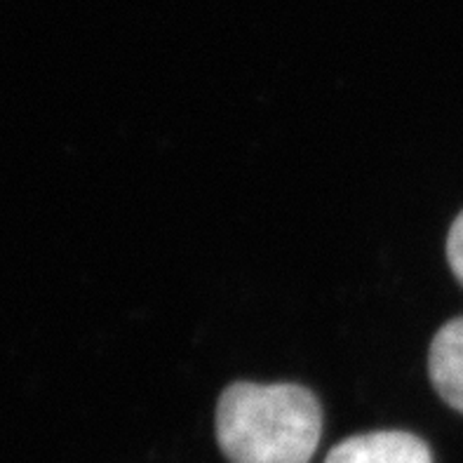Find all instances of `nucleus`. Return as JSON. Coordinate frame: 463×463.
<instances>
[{
    "instance_id": "nucleus-1",
    "label": "nucleus",
    "mask_w": 463,
    "mask_h": 463,
    "mask_svg": "<svg viewBox=\"0 0 463 463\" xmlns=\"http://www.w3.org/2000/svg\"><path fill=\"white\" fill-rule=\"evenodd\" d=\"M323 407L297 383H231L217 405V440L231 463H308Z\"/></svg>"
},
{
    "instance_id": "nucleus-3",
    "label": "nucleus",
    "mask_w": 463,
    "mask_h": 463,
    "mask_svg": "<svg viewBox=\"0 0 463 463\" xmlns=\"http://www.w3.org/2000/svg\"><path fill=\"white\" fill-rule=\"evenodd\" d=\"M429 374L438 395L463 414V316L442 325L433 336Z\"/></svg>"
},
{
    "instance_id": "nucleus-4",
    "label": "nucleus",
    "mask_w": 463,
    "mask_h": 463,
    "mask_svg": "<svg viewBox=\"0 0 463 463\" xmlns=\"http://www.w3.org/2000/svg\"><path fill=\"white\" fill-rule=\"evenodd\" d=\"M447 259H449L457 280L463 285V212L454 219L449 235H447Z\"/></svg>"
},
{
    "instance_id": "nucleus-2",
    "label": "nucleus",
    "mask_w": 463,
    "mask_h": 463,
    "mask_svg": "<svg viewBox=\"0 0 463 463\" xmlns=\"http://www.w3.org/2000/svg\"><path fill=\"white\" fill-rule=\"evenodd\" d=\"M325 463H433L429 445L405 430L353 435L327 454Z\"/></svg>"
}]
</instances>
